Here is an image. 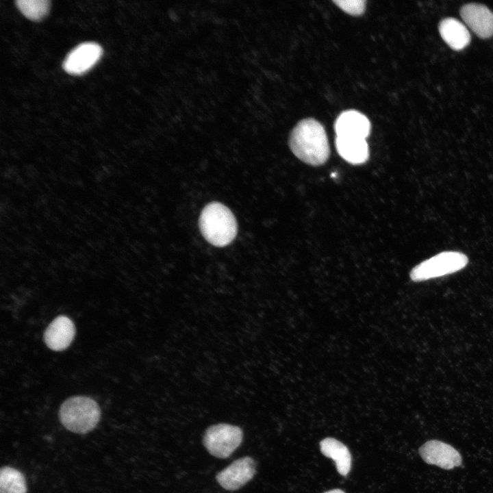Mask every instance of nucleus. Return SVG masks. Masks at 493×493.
I'll return each mask as SVG.
<instances>
[{
  "mask_svg": "<svg viewBox=\"0 0 493 493\" xmlns=\"http://www.w3.org/2000/svg\"><path fill=\"white\" fill-rule=\"evenodd\" d=\"M288 144L294 155L304 163L318 166L328 160L330 149L323 125L312 118L300 121L290 134Z\"/></svg>",
  "mask_w": 493,
  "mask_h": 493,
  "instance_id": "1",
  "label": "nucleus"
},
{
  "mask_svg": "<svg viewBox=\"0 0 493 493\" xmlns=\"http://www.w3.org/2000/svg\"><path fill=\"white\" fill-rule=\"evenodd\" d=\"M205 239L216 246L231 243L237 234L238 225L231 211L220 203L212 202L202 210L199 219Z\"/></svg>",
  "mask_w": 493,
  "mask_h": 493,
  "instance_id": "2",
  "label": "nucleus"
},
{
  "mask_svg": "<svg viewBox=\"0 0 493 493\" xmlns=\"http://www.w3.org/2000/svg\"><path fill=\"white\" fill-rule=\"evenodd\" d=\"M100 408L95 401L83 396H73L61 405L59 418L68 430L86 433L92 430L100 420Z\"/></svg>",
  "mask_w": 493,
  "mask_h": 493,
  "instance_id": "3",
  "label": "nucleus"
},
{
  "mask_svg": "<svg viewBox=\"0 0 493 493\" xmlns=\"http://www.w3.org/2000/svg\"><path fill=\"white\" fill-rule=\"evenodd\" d=\"M468 257L458 251H444L414 266L409 273L413 281L419 282L456 273L467 266Z\"/></svg>",
  "mask_w": 493,
  "mask_h": 493,
  "instance_id": "4",
  "label": "nucleus"
},
{
  "mask_svg": "<svg viewBox=\"0 0 493 493\" xmlns=\"http://www.w3.org/2000/svg\"><path fill=\"white\" fill-rule=\"evenodd\" d=\"M243 438L242 429L227 423L209 427L203 435V444L207 451L218 458H227L240 445Z\"/></svg>",
  "mask_w": 493,
  "mask_h": 493,
  "instance_id": "5",
  "label": "nucleus"
},
{
  "mask_svg": "<svg viewBox=\"0 0 493 493\" xmlns=\"http://www.w3.org/2000/svg\"><path fill=\"white\" fill-rule=\"evenodd\" d=\"M418 452L427 464L444 470H451L462 464V456L457 449L438 440H428L419 448Z\"/></svg>",
  "mask_w": 493,
  "mask_h": 493,
  "instance_id": "6",
  "label": "nucleus"
},
{
  "mask_svg": "<svg viewBox=\"0 0 493 493\" xmlns=\"http://www.w3.org/2000/svg\"><path fill=\"white\" fill-rule=\"evenodd\" d=\"M256 464L249 456L242 457L230 464L216 477L218 484L227 490H236L244 486L255 475Z\"/></svg>",
  "mask_w": 493,
  "mask_h": 493,
  "instance_id": "7",
  "label": "nucleus"
},
{
  "mask_svg": "<svg viewBox=\"0 0 493 493\" xmlns=\"http://www.w3.org/2000/svg\"><path fill=\"white\" fill-rule=\"evenodd\" d=\"M102 53L103 49L97 43H81L67 55L62 64L63 68L71 75L84 74L94 66Z\"/></svg>",
  "mask_w": 493,
  "mask_h": 493,
  "instance_id": "8",
  "label": "nucleus"
},
{
  "mask_svg": "<svg viewBox=\"0 0 493 493\" xmlns=\"http://www.w3.org/2000/svg\"><path fill=\"white\" fill-rule=\"evenodd\" d=\"M460 15L467 26L479 37L488 38L493 35V13L485 5L466 4L462 7Z\"/></svg>",
  "mask_w": 493,
  "mask_h": 493,
  "instance_id": "9",
  "label": "nucleus"
},
{
  "mask_svg": "<svg viewBox=\"0 0 493 493\" xmlns=\"http://www.w3.org/2000/svg\"><path fill=\"white\" fill-rule=\"evenodd\" d=\"M371 130L368 118L361 112L349 110L342 112L335 123L337 137L366 139Z\"/></svg>",
  "mask_w": 493,
  "mask_h": 493,
  "instance_id": "10",
  "label": "nucleus"
},
{
  "mask_svg": "<svg viewBox=\"0 0 493 493\" xmlns=\"http://www.w3.org/2000/svg\"><path fill=\"white\" fill-rule=\"evenodd\" d=\"M75 335V327L73 321L65 316H59L46 329L44 340L49 349L62 351L71 344Z\"/></svg>",
  "mask_w": 493,
  "mask_h": 493,
  "instance_id": "11",
  "label": "nucleus"
},
{
  "mask_svg": "<svg viewBox=\"0 0 493 493\" xmlns=\"http://www.w3.org/2000/svg\"><path fill=\"white\" fill-rule=\"evenodd\" d=\"M439 31L444 41L454 50H462L470 42V35L466 26L453 18H446L439 25Z\"/></svg>",
  "mask_w": 493,
  "mask_h": 493,
  "instance_id": "12",
  "label": "nucleus"
},
{
  "mask_svg": "<svg viewBox=\"0 0 493 493\" xmlns=\"http://www.w3.org/2000/svg\"><path fill=\"white\" fill-rule=\"evenodd\" d=\"M336 147L340 157L350 164H361L368 160L369 148L365 139L336 136Z\"/></svg>",
  "mask_w": 493,
  "mask_h": 493,
  "instance_id": "13",
  "label": "nucleus"
},
{
  "mask_svg": "<svg viewBox=\"0 0 493 493\" xmlns=\"http://www.w3.org/2000/svg\"><path fill=\"white\" fill-rule=\"evenodd\" d=\"M319 446L321 453L335 462L337 471L346 476L351 468V455L346 446L333 438L322 440Z\"/></svg>",
  "mask_w": 493,
  "mask_h": 493,
  "instance_id": "14",
  "label": "nucleus"
},
{
  "mask_svg": "<svg viewBox=\"0 0 493 493\" xmlns=\"http://www.w3.org/2000/svg\"><path fill=\"white\" fill-rule=\"evenodd\" d=\"M23 475L18 470L4 466L0 470V493H26Z\"/></svg>",
  "mask_w": 493,
  "mask_h": 493,
  "instance_id": "15",
  "label": "nucleus"
},
{
  "mask_svg": "<svg viewBox=\"0 0 493 493\" xmlns=\"http://www.w3.org/2000/svg\"><path fill=\"white\" fill-rule=\"evenodd\" d=\"M16 5L21 12L27 18L39 21L48 13L50 1L48 0H18Z\"/></svg>",
  "mask_w": 493,
  "mask_h": 493,
  "instance_id": "16",
  "label": "nucleus"
},
{
  "mask_svg": "<svg viewBox=\"0 0 493 493\" xmlns=\"http://www.w3.org/2000/svg\"><path fill=\"white\" fill-rule=\"evenodd\" d=\"M333 2L344 12L353 16L362 14L365 11L366 3L364 0L333 1Z\"/></svg>",
  "mask_w": 493,
  "mask_h": 493,
  "instance_id": "17",
  "label": "nucleus"
},
{
  "mask_svg": "<svg viewBox=\"0 0 493 493\" xmlns=\"http://www.w3.org/2000/svg\"><path fill=\"white\" fill-rule=\"evenodd\" d=\"M324 493H345V492L340 489H334V490H331L325 492Z\"/></svg>",
  "mask_w": 493,
  "mask_h": 493,
  "instance_id": "18",
  "label": "nucleus"
}]
</instances>
